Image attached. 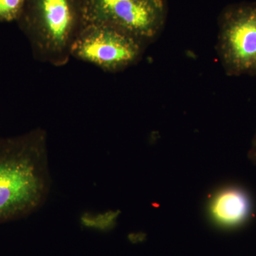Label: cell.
Returning <instances> with one entry per match:
<instances>
[{"label": "cell", "mask_w": 256, "mask_h": 256, "mask_svg": "<svg viewBox=\"0 0 256 256\" xmlns=\"http://www.w3.org/2000/svg\"><path fill=\"white\" fill-rule=\"evenodd\" d=\"M46 131L0 138V224L28 216L50 193Z\"/></svg>", "instance_id": "obj_1"}, {"label": "cell", "mask_w": 256, "mask_h": 256, "mask_svg": "<svg viewBox=\"0 0 256 256\" xmlns=\"http://www.w3.org/2000/svg\"><path fill=\"white\" fill-rule=\"evenodd\" d=\"M18 22L35 58L63 66L84 25L82 0H26Z\"/></svg>", "instance_id": "obj_2"}, {"label": "cell", "mask_w": 256, "mask_h": 256, "mask_svg": "<svg viewBox=\"0 0 256 256\" xmlns=\"http://www.w3.org/2000/svg\"><path fill=\"white\" fill-rule=\"evenodd\" d=\"M84 24H101L124 32L148 46L164 28V0H82Z\"/></svg>", "instance_id": "obj_3"}, {"label": "cell", "mask_w": 256, "mask_h": 256, "mask_svg": "<svg viewBox=\"0 0 256 256\" xmlns=\"http://www.w3.org/2000/svg\"><path fill=\"white\" fill-rule=\"evenodd\" d=\"M216 48L229 76H256V2L224 8L218 18Z\"/></svg>", "instance_id": "obj_4"}, {"label": "cell", "mask_w": 256, "mask_h": 256, "mask_svg": "<svg viewBox=\"0 0 256 256\" xmlns=\"http://www.w3.org/2000/svg\"><path fill=\"white\" fill-rule=\"evenodd\" d=\"M146 45L130 35L101 24H84L76 37L70 56L116 73L139 62Z\"/></svg>", "instance_id": "obj_5"}, {"label": "cell", "mask_w": 256, "mask_h": 256, "mask_svg": "<svg viewBox=\"0 0 256 256\" xmlns=\"http://www.w3.org/2000/svg\"><path fill=\"white\" fill-rule=\"evenodd\" d=\"M252 212L250 197L238 188H224L212 202V215L222 225L236 227L245 223Z\"/></svg>", "instance_id": "obj_6"}, {"label": "cell", "mask_w": 256, "mask_h": 256, "mask_svg": "<svg viewBox=\"0 0 256 256\" xmlns=\"http://www.w3.org/2000/svg\"><path fill=\"white\" fill-rule=\"evenodd\" d=\"M26 0H0V21H18L22 14Z\"/></svg>", "instance_id": "obj_7"}, {"label": "cell", "mask_w": 256, "mask_h": 256, "mask_svg": "<svg viewBox=\"0 0 256 256\" xmlns=\"http://www.w3.org/2000/svg\"><path fill=\"white\" fill-rule=\"evenodd\" d=\"M248 156L252 164L256 166V131L254 138H252V144H250V149L248 152Z\"/></svg>", "instance_id": "obj_8"}]
</instances>
